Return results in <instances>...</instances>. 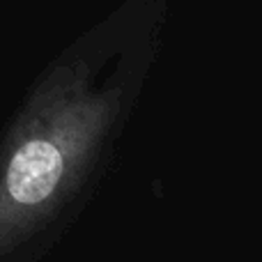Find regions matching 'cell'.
<instances>
[{"mask_svg": "<svg viewBox=\"0 0 262 262\" xmlns=\"http://www.w3.org/2000/svg\"><path fill=\"white\" fill-rule=\"evenodd\" d=\"M168 0H122L26 90L0 136V262H39L118 163L163 51Z\"/></svg>", "mask_w": 262, "mask_h": 262, "instance_id": "obj_1", "label": "cell"}, {"mask_svg": "<svg viewBox=\"0 0 262 262\" xmlns=\"http://www.w3.org/2000/svg\"><path fill=\"white\" fill-rule=\"evenodd\" d=\"M260 3H262V0H260Z\"/></svg>", "mask_w": 262, "mask_h": 262, "instance_id": "obj_2", "label": "cell"}]
</instances>
